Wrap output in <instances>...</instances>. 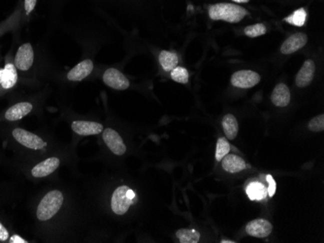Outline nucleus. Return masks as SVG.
Here are the masks:
<instances>
[{"label": "nucleus", "instance_id": "f257e3e1", "mask_svg": "<svg viewBox=\"0 0 324 243\" xmlns=\"http://www.w3.org/2000/svg\"><path fill=\"white\" fill-rule=\"evenodd\" d=\"M247 15L245 8L231 3H217L209 7V16L214 20H225L230 24H236Z\"/></svg>", "mask_w": 324, "mask_h": 243}, {"label": "nucleus", "instance_id": "f03ea898", "mask_svg": "<svg viewBox=\"0 0 324 243\" xmlns=\"http://www.w3.org/2000/svg\"><path fill=\"white\" fill-rule=\"evenodd\" d=\"M63 195L61 191L49 192L40 202L37 208V218L40 221H47L53 218L62 208Z\"/></svg>", "mask_w": 324, "mask_h": 243}, {"label": "nucleus", "instance_id": "7ed1b4c3", "mask_svg": "<svg viewBox=\"0 0 324 243\" xmlns=\"http://www.w3.org/2000/svg\"><path fill=\"white\" fill-rule=\"evenodd\" d=\"M13 137L22 146L31 150H42L47 146V142L41 138L33 133H31L22 128H16L13 130Z\"/></svg>", "mask_w": 324, "mask_h": 243}, {"label": "nucleus", "instance_id": "20e7f679", "mask_svg": "<svg viewBox=\"0 0 324 243\" xmlns=\"http://www.w3.org/2000/svg\"><path fill=\"white\" fill-rule=\"evenodd\" d=\"M127 186H120L115 190L112 196L111 206L112 210L118 215H124L127 212L130 206L133 204V200H130L126 196Z\"/></svg>", "mask_w": 324, "mask_h": 243}, {"label": "nucleus", "instance_id": "39448f33", "mask_svg": "<svg viewBox=\"0 0 324 243\" xmlns=\"http://www.w3.org/2000/svg\"><path fill=\"white\" fill-rule=\"evenodd\" d=\"M260 76L251 70H241L234 73L231 76L233 86L239 88H251L260 82Z\"/></svg>", "mask_w": 324, "mask_h": 243}, {"label": "nucleus", "instance_id": "423d86ee", "mask_svg": "<svg viewBox=\"0 0 324 243\" xmlns=\"http://www.w3.org/2000/svg\"><path fill=\"white\" fill-rule=\"evenodd\" d=\"M103 82L109 88L117 90H127L130 84L128 78L122 72L115 68H110L105 71L103 75Z\"/></svg>", "mask_w": 324, "mask_h": 243}, {"label": "nucleus", "instance_id": "0eeeda50", "mask_svg": "<svg viewBox=\"0 0 324 243\" xmlns=\"http://www.w3.org/2000/svg\"><path fill=\"white\" fill-rule=\"evenodd\" d=\"M103 140L106 146H108L109 150L114 154L118 156H122L126 152V146L124 144V140L117 131L111 128L103 130Z\"/></svg>", "mask_w": 324, "mask_h": 243}, {"label": "nucleus", "instance_id": "6e6552de", "mask_svg": "<svg viewBox=\"0 0 324 243\" xmlns=\"http://www.w3.org/2000/svg\"><path fill=\"white\" fill-rule=\"evenodd\" d=\"M273 230L272 224L265 219H255L250 221L246 227L247 234L253 238H267Z\"/></svg>", "mask_w": 324, "mask_h": 243}, {"label": "nucleus", "instance_id": "1a4fd4ad", "mask_svg": "<svg viewBox=\"0 0 324 243\" xmlns=\"http://www.w3.org/2000/svg\"><path fill=\"white\" fill-rule=\"evenodd\" d=\"M34 60V52L31 44L27 43L20 46L16 54V67L22 71H28L31 69Z\"/></svg>", "mask_w": 324, "mask_h": 243}, {"label": "nucleus", "instance_id": "9d476101", "mask_svg": "<svg viewBox=\"0 0 324 243\" xmlns=\"http://www.w3.org/2000/svg\"><path fill=\"white\" fill-rule=\"evenodd\" d=\"M308 42V37L304 33H295L288 37L280 48V52L282 54H291L299 50L305 46Z\"/></svg>", "mask_w": 324, "mask_h": 243}, {"label": "nucleus", "instance_id": "9b49d317", "mask_svg": "<svg viewBox=\"0 0 324 243\" xmlns=\"http://www.w3.org/2000/svg\"><path fill=\"white\" fill-rule=\"evenodd\" d=\"M61 164V161L57 157H51L44 160L43 162H40L37 164L35 167L31 170V174L34 178H45L49 174H53Z\"/></svg>", "mask_w": 324, "mask_h": 243}, {"label": "nucleus", "instance_id": "f8f14e48", "mask_svg": "<svg viewBox=\"0 0 324 243\" xmlns=\"http://www.w3.org/2000/svg\"><path fill=\"white\" fill-rule=\"evenodd\" d=\"M72 130L80 136H93L103 132V126L97 122L77 120L72 123Z\"/></svg>", "mask_w": 324, "mask_h": 243}, {"label": "nucleus", "instance_id": "ddd939ff", "mask_svg": "<svg viewBox=\"0 0 324 243\" xmlns=\"http://www.w3.org/2000/svg\"><path fill=\"white\" fill-rule=\"evenodd\" d=\"M315 71V64L311 60L305 61L296 76V84L299 88H306L311 82Z\"/></svg>", "mask_w": 324, "mask_h": 243}, {"label": "nucleus", "instance_id": "4468645a", "mask_svg": "<svg viewBox=\"0 0 324 243\" xmlns=\"http://www.w3.org/2000/svg\"><path fill=\"white\" fill-rule=\"evenodd\" d=\"M93 70V63L91 60H86L78 63L71 69L67 75V78L71 82H80L89 76Z\"/></svg>", "mask_w": 324, "mask_h": 243}, {"label": "nucleus", "instance_id": "2eb2a0df", "mask_svg": "<svg viewBox=\"0 0 324 243\" xmlns=\"http://www.w3.org/2000/svg\"><path fill=\"white\" fill-rule=\"evenodd\" d=\"M221 165L225 172L236 174L247 168V164L243 158L235 154H227L221 160Z\"/></svg>", "mask_w": 324, "mask_h": 243}, {"label": "nucleus", "instance_id": "dca6fc26", "mask_svg": "<svg viewBox=\"0 0 324 243\" xmlns=\"http://www.w3.org/2000/svg\"><path fill=\"white\" fill-rule=\"evenodd\" d=\"M272 103L276 106L284 108L288 106L290 102V92L284 84H278L272 92Z\"/></svg>", "mask_w": 324, "mask_h": 243}, {"label": "nucleus", "instance_id": "f3484780", "mask_svg": "<svg viewBox=\"0 0 324 243\" xmlns=\"http://www.w3.org/2000/svg\"><path fill=\"white\" fill-rule=\"evenodd\" d=\"M32 110V105L29 102H22L18 103L13 106H11L5 112V118L10 122L20 120L26 116H28Z\"/></svg>", "mask_w": 324, "mask_h": 243}, {"label": "nucleus", "instance_id": "a211bd4d", "mask_svg": "<svg viewBox=\"0 0 324 243\" xmlns=\"http://www.w3.org/2000/svg\"><path fill=\"white\" fill-rule=\"evenodd\" d=\"M159 63L164 71L171 72L174 68L178 66L179 58L178 56L175 52H168V50H162L159 54Z\"/></svg>", "mask_w": 324, "mask_h": 243}, {"label": "nucleus", "instance_id": "6ab92c4d", "mask_svg": "<svg viewBox=\"0 0 324 243\" xmlns=\"http://www.w3.org/2000/svg\"><path fill=\"white\" fill-rule=\"evenodd\" d=\"M3 70H4V76L1 82L2 88L4 90L12 88L18 80V73H17L16 67L11 63H7L3 68Z\"/></svg>", "mask_w": 324, "mask_h": 243}, {"label": "nucleus", "instance_id": "aec40b11", "mask_svg": "<svg viewBox=\"0 0 324 243\" xmlns=\"http://www.w3.org/2000/svg\"><path fill=\"white\" fill-rule=\"evenodd\" d=\"M222 127L225 136L229 140H234L238 135L239 124L233 114H226L222 120Z\"/></svg>", "mask_w": 324, "mask_h": 243}, {"label": "nucleus", "instance_id": "412c9836", "mask_svg": "<svg viewBox=\"0 0 324 243\" xmlns=\"http://www.w3.org/2000/svg\"><path fill=\"white\" fill-rule=\"evenodd\" d=\"M247 194L251 200H261L268 195L267 188L258 182L249 183L247 187Z\"/></svg>", "mask_w": 324, "mask_h": 243}, {"label": "nucleus", "instance_id": "4be33fe9", "mask_svg": "<svg viewBox=\"0 0 324 243\" xmlns=\"http://www.w3.org/2000/svg\"><path fill=\"white\" fill-rule=\"evenodd\" d=\"M176 234L181 243H197L200 240V234L195 230L181 228Z\"/></svg>", "mask_w": 324, "mask_h": 243}, {"label": "nucleus", "instance_id": "5701e85b", "mask_svg": "<svg viewBox=\"0 0 324 243\" xmlns=\"http://www.w3.org/2000/svg\"><path fill=\"white\" fill-rule=\"evenodd\" d=\"M306 18H307V12L305 11V9L303 8H300L298 10H296L295 12H293L291 15L289 16H287L285 18V20L292 24V26H303L306 22Z\"/></svg>", "mask_w": 324, "mask_h": 243}, {"label": "nucleus", "instance_id": "b1692460", "mask_svg": "<svg viewBox=\"0 0 324 243\" xmlns=\"http://www.w3.org/2000/svg\"><path fill=\"white\" fill-rule=\"evenodd\" d=\"M230 152V144L225 138H219L216 142V161H221L222 158Z\"/></svg>", "mask_w": 324, "mask_h": 243}, {"label": "nucleus", "instance_id": "393cba45", "mask_svg": "<svg viewBox=\"0 0 324 243\" xmlns=\"http://www.w3.org/2000/svg\"><path fill=\"white\" fill-rule=\"evenodd\" d=\"M171 78L173 80L180 84H187L188 82V71L184 67H176L171 71Z\"/></svg>", "mask_w": 324, "mask_h": 243}, {"label": "nucleus", "instance_id": "a878e982", "mask_svg": "<svg viewBox=\"0 0 324 243\" xmlns=\"http://www.w3.org/2000/svg\"><path fill=\"white\" fill-rule=\"evenodd\" d=\"M265 33H266V26L263 24H256L253 26H248L245 28V34L250 38H255V37L261 36Z\"/></svg>", "mask_w": 324, "mask_h": 243}, {"label": "nucleus", "instance_id": "bb28decb", "mask_svg": "<svg viewBox=\"0 0 324 243\" xmlns=\"http://www.w3.org/2000/svg\"><path fill=\"white\" fill-rule=\"evenodd\" d=\"M309 129L311 132H322L324 130V116L319 114L309 122Z\"/></svg>", "mask_w": 324, "mask_h": 243}, {"label": "nucleus", "instance_id": "cd10ccee", "mask_svg": "<svg viewBox=\"0 0 324 243\" xmlns=\"http://www.w3.org/2000/svg\"><path fill=\"white\" fill-rule=\"evenodd\" d=\"M266 180H267V182L269 184V186L267 187V193H268V195L270 197L272 198L275 195V193H276L277 184H276V182H275L274 178L272 176H270V174H268L266 176Z\"/></svg>", "mask_w": 324, "mask_h": 243}, {"label": "nucleus", "instance_id": "c85d7f7f", "mask_svg": "<svg viewBox=\"0 0 324 243\" xmlns=\"http://www.w3.org/2000/svg\"><path fill=\"white\" fill-rule=\"evenodd\" d=\"M37 0H25V10L27 15H30L31 12L34 10Z\"/></svg>", "mask_w": 324, "mask_h": 243}, {"label": "nucleus", "instance_id": "c756f323", "mask_svg": "<svg viewBox=\"0 0 324 243\" xmlns=\"http://www.w3.org/2000/svg\"><path fill=\"white\" fill-rule=\"evenodd\" d=\"M9 232L6 228L0 223V242H6L8 240Z\"/></svg>", "mask_w": 324, "mask_h": 243}, {"label": "nucleus", "instance_id": "7c9ffc66", "mask_svg": "<svg viewBox=\"0 0 324 243\" xmlns=\"http://www.w3.org/2000/svg\"><path fill=\"white\" fill-rule=\"evenodd\" d=\"M10 242L11 243H27L28 242L25 240L24 238H20L19 236H13L11 238H10Z\"/></svg>", "mask_w": 324, "mask_h": 243}, {"label": "nucleus", "instance_id": "2f4dec72", "mask_svg": "<svg viewBox=\"0 0 324 243\" xmlns=\"http://www.w3.org/2000/svg\"><path fill=\"white\" fill-rule=\"evenodd\" d=\"M126 196H127V198H129L130 200H134L135 198V193H134L133 190L128 188L127 191H126Z\"/></svg>", "mask_w": 324, "mask_h": 243}, {"label": "nucleus", "instance_id": "473e14b6", "mask_svg": "<svg viewBox=\"0 0 324 243\" xmlns=\"http://www.w3.org/2000/svg\"><path fill=\"white\" fill-rule=\"evenodd\" d=\"M3 76H4V70H3V69H0V84L2 82Z\"/></svg>", "mask_w": 324, "mask_h": 243}, {"label": "nucleus", "instance_id": "72a5a7b5", "mask_svg": "<svg viewBox=\"0 0 324 243\" xmlns=\"http://www.w3.org/2000/svg\"><path fill=\"white\" fill-rule=\"evenodd\" d=\"M234 2H237V3H247L249 0H232Z\"/></svg>", "mask_w": 324, "mask_h": 243}, {"label": "nucleus", "instance_id": "f704fd0d", "mask_svg": "<svg viewBox=\"0 0 324 243\" xmlns=\"http://www.w3.org/2000/svg\"><path fill=\"white\" fill-rule=\"evenodd\" d=\"M235 242H232V240H222L221 243H234Z\"/></svg>", "mask_w": 324, "mask_h": 243}]
</instances>
